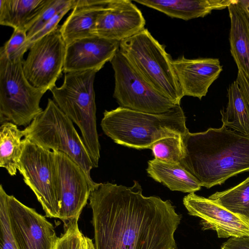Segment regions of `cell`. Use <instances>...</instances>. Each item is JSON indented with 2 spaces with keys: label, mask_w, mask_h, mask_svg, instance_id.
Segmentation results:
<instances>
[{
  "label": "cell",
  "mask_w": 249,
  "mask_h": 249,
  "mask_svg": "<svg viewBox=\"0 0 249 249\" xmlns=\"http://www.w3.org/2000/svg\"><path fill=\"white\" fill-rule=\"evenodd\" d=\"M238 70L236 81L237 82L249 106V81L244 73L241 71Z\"/></svg>",
  "instance_id": "cell-32"
},
{
  "label": "cell",
  "mask_w": 249,
  "mask_h": 249,
  "mask_svg": "<svg viewBox=\"0 0 249 249\" xmlns=\"http://www.w3.org/2000/svg\"><path fill=\"white\" fill-rule=\"evenodd\" d=\"M29 49L27 32L14 29L8 41L0 49L6 57L12 62L23 59L24 53Z\"/></svg>",
  "instance_id": "cell-28"
},
{
  "label": "cell",
  "mask_w": 249,
  "mask_h": 249,
  "mask_svg": "<svg viewBox=\"0 0 249 249\" xmlns=\"http://www.w3.org/2000/svg\"><path fill=\"white\" fill-rule=\"evenodd\" d=\"M89 200L95 249H178L181 215L170 200L144 196L138 182L99 183Z\"/></svg>",
  "instance_id": "cell-1"
},
{
  "label": "cell",
  "mask_w": 249,
  "mask_h": 249,
  "mask_svg": "<svg viewBox=\"0 0 249 249\" xmlns=\"http://www.w3.org/2000/svg\"><path fill=\"white\" fill-rule=\"evenodd\" d=\"M7 195L0 185V249H19L14 237L7 210Z\"/></svg>",
  "instance_id": "cell-26"
},
{
  "label": "cell",
  "mask_w": 249,
  "mask_h": 249,
  "mask_svg": "<svg viewBox=\"0 0 249 249\" xmlns=\"http://www.w3.org/2000/svg\"><path fill=\"white\" fill-rule=\"evenodd\" d=\"M221 249H249V237L230 238L221 246Z\"/></svg>",
  "instance_id": "cell-31"
},
{
  "label": "cell",
  "mask_w": 249,
  "mask_h": 249,
  "mask_svg": "<svg viewBox=\"0 0 249 249\" xmlns=\"http://www.w3.org/2000/svg\"><path fill=\"white\" fill-rule=\"evenodd\" d=\"M74 5V3L73 5L66 7L60 12H58L37 33L31 38L28 41L29 48H30L31 45L35 41L50 33L58 25V23L65 14L71 9H72L73 8Z\"/></svg>",
  "instance_id": "cell-30"
},
{
  "label": "cell",
  "mask_w": 249,
  "mask_h": 249,
  "mask_svg": "<svg viewBox=\"0 0 249 249\" xmlns=\"http://www.w3.org/2000/svg\"><path fill=\"white\" fill-rule=\"evenodd\" d=\"M54 152L60 200L59 219L65 225L78 220L91 192L99 183L89 178L81 167L66 154Z\"/></svg>",
  "instance_id": "cell-11"
},
{
  "label": "cell",
  "mask_w": 249,
  "mask_h": 249,
  "mask_svg": "<svg viewBox=\"0 0 249 249\" xmlns=\"http://www.w3.org/2000/svg\"><path fill=\"white\" fill-rule=\"evenodd\" d=\"M58 25L33 42L22 68L25 77L35 88L45 92L55 87L63 71L67 44Z\"/></svg>",
  "instance_id": "cell-10"
},
{
  "label": "cell",
  "mask_w": 249,
  "mask_h": 249,
  "mask_svg": "<svg viewBox=\"0 0 249 249\" xmlns=\"http://www.w3.org/2000/svg\"><path fill=\"white\" fill-rule=\"evenodd\" d=\"M23 60L10 61L0 51V123L28 126L42 111L46 92L33 87L25 77Z\"/></svg>",
  "instance_id": "cell-7"
},
{
  "label": "cell",
  "mask_w": 249,
  "mask_h": 249,
  "mask_svg": "<svg viewBox=\"0 0 249 249\" xmlns=\"http://www.w3.org/2000/svg\"><path fill=\"white\" fill-rule=\"evenodd\" d=\"M145 20L140 10L129 0H108L99 15L96 35L121 42L144 29Z\"/></svg>",
  "instance_id": "cell-14"
},
{
  "label": "cell",
  "mask_w": 249,
  "mask_h": 249,
  "mask_svg": "<svg viewBox=\"0 0 249 249\" xmlns=\"http://www.w3.org/2000/svg\"><path fill=\"white\" fill-rule=\"evenodd\" d=\"M208 198L249 221V177L238 185L216 192Z\"/></svg>",
  "instance_id": "cell-24"
},
{
  "label": "cell",
  "mask_w": 249,
  "mask_h": 249,
  "mask_svg": "<svg viewBox=\"0 0 249 249\" xmlns=\"http://www.w3.org/2000/svg\"><path fill=\"white\" fill-rule=\"evenodd\" d=\"M105 134L121 145L136 149H150L165 138L183 137L189 130L180 105L159 114L137 111L122 107L105 110L101 122Z\"/></svg>",
  "instance_id": "cell-3"
},
{
  "label": "cell",
  "mask_w": 249,
  "mask_h": 249,
  "mask_svg": "<svg viewBox=\"0 0 249 249\" xmlns=\"http://www.w3.org/2000/svg\"><path fill=\"white\" fill-rule=\"evenodd\" d=\"M228 102L220 110L222 125L244 135H249V106L235 81L228 89Z\"/></svg>",
  "instance_id": "cell-23"
},
{
  "label": "cell",
  "mask_w": 249,
  "mask_h": 249,
  "mask_svg": "<svg viewBox=\"0 0 249 249\" xmlns=\"http://www.w3.org/2000/svg\"><path fill=\"white\" fill-rule=\"evenodd\" d=\"M25 140L18 170L35 194L46 216L59 218L60 200L54 152Z\"/></svg>",
  "instance_id": "cell-8"
},
{
  "label": "cell",
  "mask_w": 249,
  "mask_h": 249,
  "mask_svg": "<svg viewBox=\"0 0 249 249\" xmlns=\"http://www.w3.org/2000/svg\"><path fill=\"white\" fill-rule=\"evenodd\" d=\"M182 138H165L154 142L150 149L155 159L168 163H180L184 154Z\"/></svg>",
  "instance_id": "cell-25"
},
{
  "label": "cell",
  "mask_w": 249,
  "mask_h": 249,
  "mask_svg": "<svg viewBox=\"0 0 249 249\" xmlns=\"http://www.w3.org/2000/svg\"><path fill=\"white\" fill-rule=\"evenodd\" d=\"M188 214L201 219L203 231H215L219 238L249 237V221L214 201L190 193L183 199Z\"/></svg>",
  "instance_id": "cell-13"
},
{
  "label": "cell",
  "mask_w": 249,
  "mask_h": 249,
  "mask_svg": "<svg viewBox=\"0 0 249 249\" xmlns=\"http://www.w3.org/2000/svg\"><path fill=\"white\" fill-rule=\"evenodd\" d=\"M74 0H49L35 22L27 32L28 41L37 33L54 16L74 4Z\"/></svg>",
  "instance_id": "cell-27"
},
{
  "label": "cell",
  "mask_w": 249,
  "mask_h": 249,
  "mask_svg": "<svg viewBox=\"0 0 249 249\" xmlns=\"http://www.w3.org/2000/svg\"><path fill=\"white\" fill-rule=\"evenodd\" d=\"M236 3L242 9L249 20V0H236Z\"/></svg>",
  "instance_id": "cell-33"
},
{
  "label": "cell",
  "mask_w": 249,
  "mask_h": 249,
  "mask_svg": "<svg viewBox=\"0 0 249 249\" xmlns=\"http://www.w3.org/2000/svg\"><path fill=\"white\" fill-rule=\"evenodd\" d=\"M184 154L180 164L209 189L229 178L249 172V135L224 125L183 138Z\"/></svg>",
  "instance_id": "cell-2"
},
{
  "label": "cell",
  "mask_w": 249,
  "mask_h": 249,
  "mask_svg": "<svg viewBox=\"0 0 249 249\" xmlns=\"http://www.w3.org/2000/svg\"><path fill=\"white\" fill-rule=\"evenodd\" d=\"M231 27L229 41L231 54L249 81V20L236 0L228 7Z\"/></svg>",
  "instance_id": "cell-19"
},
{
  "label": "cell",
  "mask_w": 249,
  "mask_h": 249,
  "mask_svg": "<svg viewBox=\"0 0 249 249\" xmlns=\"http://www.w3.org/2000/svg\"><path fill=\"white\" fill-rule=\"evenodd\" d=\"M82 249H95L92 240L85 235L82 243Z\"/></svg>",
  "instance_id": "cell-34"
},
{
  "label": "cell",
  "mask_w": 249,
  "mask_h": 249,
  "mask_svg": "<svg viewBox=\"0 0 249 249\" xmlns=\"http://www.w3.org/2000/svg\"><path fill=\"white\" fill-rule=\"evenodd\" d=\"M23 130L24 138L46 149L66 154L91 178L94 166L84 142L72 121L53 100L49 98L45 108Z\"/></svg>",
  "instance_id": "cell-6"
},
{
  "label": "cell",
  "mask_w": 249,
  "mask_h": 249,
  "mask_svg": "<svg viewBox=\"0 0 249 249\" xmlns=\"http://www.w3.org/2000/svg\"><path fill=\"white\" fill-rule=\"evenodd\" d=\"M23 130L18 125L4 122L0 127V166L11 176L16 175L25 143Z\"/></svg>",
  "instance_id": "cell-22"
},
{
  "label": "cell",
  "mask_w": 249,
  "mask_h": 249,
  "mask_svg": "<svg viewBox=\"0 0 249 249\" xmlns=\"http://www.w3.org/2000/svg\"><path fill=\"white\" fill-rule=\"evenodd\" d=\"M120 42L98 36L76 40L67 45L63 72L100 71L119 49Z\"/></svg>",
  "instance_id": "cell-15"
},
{
  "label": "cell",
  "mask_w": 249,
  "mask_h": 249,
  "mask_svg": "<svg viewBox=\"0 0 249 249\" xmlns=\"http://www.w3.org/2000/svg\"><path fill=\"white\" fill-rule=\"evenodd\" d=\"M108 0H75L72 12L61 26L67 45L76 40L96 36V24Z\"/></svg>",
  "instance_id": "cell-17"
},
{
  "label": "cell",
  "mask_w": 249,
  "mask_h": 249,
  "mask_svg": "<svg viewBox=\"0 0 249 249\" xmlns=\"http://www.w3.org/2000/svg\"><path fill=\"white\" fill-rule=\"evenodd\" d=\"M49 0H0V24L27 32Z\"/></svg>",
  "instance_id": "cell-21"
},
{
  "label": "cell",
  "mask_w": 249,
  "mask_h": 249,
  "mask_svg": "<svg viewBox=\"0 0 249 249\" xmlns=\"http://www.w3.org/2000/svg\"><path fill=\"white\" fill-rule=\"evenodd\" d=\"M92 70L65 73L62 85L51 90L54 102L79 127L94 168L98 166L100 145L96 125Z\"/></svg>",
  "instance_id": "cell-4"
},
{
  "label": "cell",
  "mask_w": 249,
  "mask_h": 249,
  "mask_svg": "<svg viewBox=\"0 0 249 249\" xmlns=\"http://www.w3.org/2000/svg\"><path fill=\"white\" fill-rule=\"evenodd\" d=\"M78 221L64 225V233L58 238L55 249H82L84 235L79 229Z\"/></svg>",
  "instance_id": "cell-29"
},
{
  "label": "cell",
  "mask_w": 249,
  "mask_h": 249,
  "mask_svg": "<svg viewBox=\"0 0 249 249\" xmlns=\"http://www.w3.org/2000/svg\"><path fill=\"white\" fill-rule=\"evenodd\" d=\"M110 62L115 79L113 97L121 107L159 114L168 111L175 105L148 84L119 50Z\"/></svg>",
  "instance_id": "cell-9"
},
{
  "label": "cell",
  "mask_w": 249,
  "mask_h": 249,
  "mask_svg": "<svg viewBox=\"0 0 249 249\" xmlns=\"http://www.w3.org/2000/svg\"><path fill=\"white\" fill-rule=\"evenodd\" d=\"M233 0H135L169 17L188 20L203 18L213 10L228 8Z\"/></svg>",
  "instance_id": "cell-18"
},
{
  "label": "cell",
  "mask_w": 249,
  "mask_h": 249,
  "mask_svg": "<svg viewBox=\"0 0 249 249\" xmlns=\"http://www.w3.org/2000/svg\"><path fill=\"white\" fill-rule=\"evenodd\" d=\"M172 64L183 96L200 100L223 70L219 60L214 58L188 59L182 55Z\"/></svg>",
  "instance_id": "cell-16"
},
{
  "label": "cell",
  "mask_w": 249,
  "mask_h": 249,
  "mask_svg": "<svg viewBox=\"0 0 249 249\" xmlns=\"http://www.w3.org/2000/svg\"><path fill=\"white\" fill-rule=\"evenodd\" d=\"M119 51L139 75L159 93L175 105L183 94L176 76L170 55L144 28L120 42Z\"/></svg>",
  "instance_id": "cell-5"
},
{
  "label": "cell",
  "mask_w": 249,
  "mask_h": 249,
  "mask_svg": "<svg viewBox=\"0 0 249 249\" xmlns=\"http://www.w3.org/2000/svg\"><path fill=\"white\" fill-rule=\"evenodd\" d=\"M11 230L19 249H55L58 238L45 216L15 196L7 195Z\"/></svg>",
  "instance_id": "cell-12"
},
{
  "label": "cell",
  "mask_w": 249,
  "mask_h": 249,
  "mask_svg": "<svg viewBox=\"0 0 249 249\" xmlns=\"http://www.w3.org/2000/svg\"><path fill=\"white\" fill-rule=\"evenodd\" d=\"M146 171L155 180L172 191L190 194L201 188L196 178L180 163H168L154 159L148 161Z\"/></svg>",
  "instance_id": "cell-20"
}]
</instances>
